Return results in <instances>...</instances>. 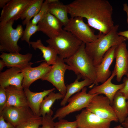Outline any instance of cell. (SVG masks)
Returning <instances> with one entry per match:
<instances>
[{
  "instance_id": "e0dca14e",
  "label": "cell",
  "mask_w": 128,
  "mask_h": 128,
  "mask_svg": "<svg viewBox=\"0 0 128 128\" xmlns=\"http://www.w3.org/2000/svg\"><path fill=\"white\" fill-rule=\"evenodd\" d=\"M38 31H41L49 38L55 37L63 30L62 23L49 12L38 23Z\"/></svg>"
},
{
  "instance_id": "f1b7e54d",
  "label": "cell",
  "mask_w": 128,
  "mask_h": 128,
  "mask_svg": "<svg viewBox=\"0 0 128 128\" xmlns=\"http://www.w3.org/2000/svg\"><path fill=\"white\" fill-rule=\"evenodd\" d=\"M38 30L37 25L33 24L30 21L26 24V28L24 30L23 35L21 38V40L26 41L30 47V38L33 34L38 31Z\"/></svg>"
},
{
  "instance_id": "4316f807",
  "label": "cell",
  "mask_w": 128,
  "mask_h": 128,
  "mask_svg": "<svg viewBox=\"0 0 128 128\" xmlns=\"http://www.w3.org/2000/svg\"><path fill=\"white\" fill-rule=\"evenodd\" d=\"M43 0H34L32 3L25 10L20 19L23 20L22 24L26 25L38 13L44 2Z\"/></svg>"
},
{
  "instance_id": "d4e9b609",
  "label": "cell",
  "mask_w": 128,
  "mask_h": 128,
  "mask_svg": "<svg viewBox=\"0 0 128 128\" xmlns=\"http://www.w3.org/2000/svg\"><path fill=\"white\" fill-rule=\"evenodd\" d=\"M48 12L58 19L64 26L67 24L69 20L67 5L63 4L58 0L48 4Z\"/></svg>"
},
{
  "instance_id": "4fadbf2b",
  "label": "cell",
  "mask_w": 128,
  "mask_h": 128,
  "mask_svg": "<svg viewBox=\"0 0 128 128\" xmlns=\"http://www.w3.org/2000/svg\"><path fill=\"white\" fill-rule=\"evenodd\" d=\"M115 63L114 69L117 82H120L128 72V51L125 42L118 45L114 52Z\"/></svg>"
},
{
  "instance_id": "7a4b0ae2",
  "label": "cell",
  "mask_w": 128,
  "mask_h": 128,
  "mask_svg": "<svg viewBox=\"0 0 128 128\" xmlns=\"http://www.w3.org/2000/svg\"><path fill=\"white\" fill-rule=\"evenodd\" d=\"M119 25H114L108 33L104 35L101 33L96 41L85 43V50L96 67L101 62L104 56L111 47L118 46L127 40L125 37L118 34Z\"/></svg>"
},
{
  "instance_id": "2e32d148",
  "label": "cell",
  "mask_w": 128,
  "mask_h": 128,
  "mask_svg": "<svg viewBox=\"0 0 128 128\" xmlns=\"http://www.w3.org/2000/svg\"><path fill=\"white\" fill-rule=\"evenodd\" d=\"M116 76L115 72L114 70L110 77L104 82L100 85H95L88 92L91 94H104L109 100L112 105L114 97L116 93L124 86V84H115L113 83L112 80Z\"/></svg>"
},
{
  "instance_id": "f35d334b",
  "label": "cell",
  "mask_w": 128,
  "mask_h": 128,
  "mask_svg": "<svg viewBox=\"0 0 128 128\" xmlns=\"http://www.w3.org/2000/svg\"><path fill=\"white\" fill-rule=\"evenodd\" d=\"M122 126L124 128H128V117L125 119L124 121L121 123Z\"/></svg>"
},
{
  "instance_id": "4dcf8cb0",
  "label": "cell",
  "mask_w": 128,
  "mask_h": 128,
  "mask_svg": "<svg viewBox=\"0 0 128 128\" xmlns=\"http://www.w3.org/2000/svg\"><path fill=\"white\" fill-rule=\"evenodd\" d=\"M56 122H55V128H77L78 124L77 121L70 122L62 119L59 120Z\"/></svg>"
},
{
  "instance_id": "ba28073f",
  "label": "cell",
  "mask_w": 128,
  "mask_h": 128,
  "mask_svg": "<svg viewBox=\"0 0 128 128\" xmlns=\"http://www.w3.org/2000/svg\"><path fill=\"white\" fill-rule=\"evenodd\" d=\"M52 66L50 71L41 79L50 82L59 92L64 96L67 89L64 82V75L66 71L69 70V66L64 62V59L59 56L55 63Z\"/></svg>"
},
{
  "instance_id": "8fae6325",
  "label": "cell",
  "mask_w": 128,
  "mask_h": 128,
  "mask_svg": "<svg viewBox=\"0 0 128 128\" xmlns=\"http://www.w3.org/2000/svg\"><path fill=\"white\" fill-rule=\"evenodd\" d=\"M75 117L78 128H111V121L102 119L86 108Z\"/></svg>"
},
{
  "instance_id": "836d02e7",
  "label": "cell",
  "mask_w": 128,
  "mask_h": 128,
  "mask_svg": "<svg viewBox=\"0 0 128 128\" xmlns=\"http://www.w3.org/2000/svg\"><path fill=\"white\" fill-rule=\"evenodd\" d=\"M124 84L123 87L119 91L125 97L127 100L128 99V78H124L123 80Z\"/></svg>"
},
{
  "instance_id": "277c9868",
  "label": "cell",
  "mask_w": 128,
  "mask_h": 128,
  "mask_svg": "<svg viewBox=\"0 0 128 128\" xmlns=\"http://www.w3.org/2000/svg\"><path fill=\"white\" fill-rule=\"evenodd\" d=\"M46 42L64 59L73 55L83 43L70 32L63 29L58 36L49 38Z\"/></svg>"
},
{
  "instance_id": "d6a6232c",
  "label": "cell",
  "mask_w": 128,
  "mask_h": 128,
  "mask_svg": "<svg viewBox=\"0 0 128 128\" xmlns=\"http://www.w3.org/2000/svg\"><path fill=\"white\" fill-rule=\"evenodd\" d=\"M7 97L5 88L0 87V113L5 107Z\"/></svg>"
},
{
  "instance_id": "ab89813d",
  "label": "cell",
  "mask_w": 128,
  "mask_h": 128,
  "mask_svg": "<svg viewBox=\"0 0 128 128\" xmlns=\"http://www.w3.org/2000/svg\"><path fill=\"white\" fill-rule=\"evenodd\" d=\"M6 66L5 63L2 59L0 60V71L1 72L3 69Z\"/></svg>"
},
{
  "instance_id": "9c48e42d",
  "label": "cell",
  "mask_w": 128,
  "mask_h": 128,
  "mask_svg": "<svg viewBox=\"0 0 128 128\" xmlns=\"http://www.w3.org/2000/svg\"><path fill=\"white\" fill-rule=\"evenodd\" d=\"M86 109L102 119L118 121L109 100L105 96L96 94Z\"/></svg>"
},
{
  "instance_id": "d6986e66",
  "label": "cell",
  "mask_w": 128,
  "mask_h": 128,
  "mask_svg": "<svg viewBox=\"0 0 128 128\" xmlns=\"http://www.w3.org/2000/svg\"><path fill=\"white\" fill-rule=\"evenodd\" d=\"M23 78L21 69L11 67L0 73V87L5 88L10 86L23 89L22 83Z\"/></svg>"
},
{
  "instance_id": "ee69618b",
  "label": "cell",
  "mask_w": 128,
  "mask_h": 128,
  "mask_svg": "<svg viewBox=\"0 0 128 128\" xmlns=\"http://www.w3.org/2000/svg\"></svg>"
},
{
  "instance_id": "603a6c76",
  "label": "cell",
  "mask_w": 128,
  "mask_h": 128,
  "mask_svg": "<svg viewBox=\"0 0 128 128\" xmlns=\"http://www.w3.org/2000/svg\"><path fill=\"white\" fill-rule=\"evenodd\" d=\"M80 78L78 76L73 82L67 85L66 92L60 102L61 106H63L65 105L69 99L73 95L80 92L84 87L89 86L93 83L88 78H85L82 81H79Z\"/></svg>"
},
{
  "instance_id": "1f68e13d",
  "label": "cell",
  "mask_w": 128,
  "mask_h": 128,
  "mask_svg": "<svg viewBox=\"0 0 128 128\" xmlns=\"http://www.w3.org/2000/svg\"><path fill=\"white\" fill-rule=\"evenodd\" d=\"M52 116L46 114L44 117H42L41 126L39 128H55V122Z\"/></svg>"
},
{
  "instance_id": "52a82bcc",
  "label": "cell",
  "mask_w": 128,
  "mask_h": 128,
  "mask_svg": "<svg viewBox=\"0 0 128 128\" xmlns=\"http://www.w3.org/2000/svg\"><path fill=\"white\" fill-rule=\"evenodd\" d=\"M71 33L76 38L85 44L94 42L100 37L101 33L96 35L94 31L84 21L83 18L80 17L71 18L63 28Z\"/></svg>"
},
{
  "instance_id": "7bdbcfd3",
  "label": "cell",
  "mask_w": 128,
  "mask_h": 128,
  "mask_svg": "<svg viewBox=\"0 0 128 128\" xmlns=\"http://www.w3.org/2000/svg\"><path fill=\"white\" fill-rule=\"evenodd\" d=\"M126 76H127V77L126 78H128V73H127V74L126 75Z\"/></svg>"
},
{
  "instance_id": "3957f363",
  "label": "cell",
  "mask_w": 128,
  "mask_h": 128,
  "mask_svg": "<svg viewBox=\"0 0 128 128\" xmlns=\"http://www.w3.org/2000/svg\"><path fill=\"white\" fill-rule=\"evenodd\" d=\"M85 47V44L83 42L73 55L64 59V61L69 66V70L73 71L78 76L84 79L90 80L93 83L89 87L92 88L96 84V67L91 59L87 53Z\"/></svg>"
},
{
  "instance_id": "60d3db41",
  "label": "cell",
  "mask_w": 128,
  "mask_h": 128,
  "mask_svg": "<svg viewBox=\"0 0 128 128\" xmlns=\"http://www.w3.org/2000/svg\"><path fill=\"white\" fill-rule=\"evenodd\" d=\"M113 128H124L123 126H121V125H119L116 126Z\"/></svg>"
},
{
  "instance_id": "b9f144b4",
  "label": "cell",
  "mask_w": 128,
  "mask_h": 128,
  "mask_svg": "<svg viewBox=\"0 0 128 128\" xmlns=\"http://www.w3.org/2000/svg\"><path fill=\"white\" fill-rule=\"evenodd\" d=\"M127 101V109H128V100Z\"/></svg>"
},
{
  "instance_id": "83f0119b",
  "label": "cell",
  "mask_w": 128,
  "mask_h": 128,
  "mask_svg": "<svg viewBox=\"0 0 128 128\" xmlns=\"http://www.w3.org/2000/svg\"><path fill=\"white\" fill-rule=\"evenodd\" d=\"M42 120V117L34 115L17 125L15 128H39Z\"/></svg>"
},
{
  "instance_id": "5bb4252c",
  "label": "cell",
  "mask_w": 128,
  "mask_h": 128,
  "mask_svg": "<svg viewBox=\"0 0 128 128\" xmlns=\"http://www.w3.org/2000/svg\"><path fill=\"white\" fill-rule=\"evenodd\" d=\"M118 46L110 48L105 53L100 63L96 67V79L95 85L102 83L107 80L112 72L110 67L114 59V52Z\"/></svg>"
},
{
  "instance_id": "44dd1931",
  "label": "cell",
  "mask_w": 128,
  "mask_h": 128,
  "mask_svg": "<svg viewBox=\"0 0 128 128\" xmlns=\"http://www.w3.org/2000/svg\"><path fill=\"white\" fill-rule=\"evenodd\" d=\"M23 89L26 96L28 106L34 115L39 116L40 106L42 101L46 96L55 90V88L44 90L39 92H32L28 88H24Z\"/></svg>"
},
{
  "instance_id": "5b68a950",
  "label": "cell",
  "mask_w": 128,
  "mask_h": 128,
  "mask_svg": "<svg viewBox=\"0 0 128 128\" xmlns=\"http://www.w3.org/2000/svg\"><path fill=\"white\" fill-rule=\"evenodd\" d=\"M14 21L10 20L0 26V51L9 53H19L21 48L18 44L21 38L24 30L22 25L18 24L14 29L13 25Z\"/></svg>"
},
{
  "instance_id": "7402d4cb",
  "label": "cell",
  "mask_w": 128,
  "mask_h": 128,
  "mask_svg": "<svg viewBox=\"0 0 128 128\" xmlns=\"http://www.w3.org/2000/svg\"><path fill=\"white\" fill-rule=\"evenodd\" d=\"M126 100L124 96L119 91L115 95L112 104L118 121L121 123L128 117Z\"/></svg>"
},
{
  "instance_id": "484cf974",
  "label": "cell",
  "mask_w": 128,
  "mask_h": 128,
  "mask_svg": "<svg viewBox=\"0 0 128 128\" xmlns=\"http://www.w3.org/2000/svg\"><path fill=\"white\" fill-rule=\"evenodd\" d=\"M64 96L60 93H55L53 91L46 96L42 101L40 106L39 115L42 117L46 114L52 116L53 112L51 108L55 101L63 99Z\"/></svg>"
},
{
  "instance_id": "74e56055",
  "label": "cell",
  "mask_w": 128,
  "mask_h": 128,
  "mask_svg": "<svg viewBox=\"0 0 128 128\" xmlns=\"http://www.w3.org/2000/svg\"><path fill=\"white\" fill-rule=\"evenodd\" d=\"M10 0H0V7L3 8Z\"/></svg>"
},
{
  "instance_id": "8992f818",
  "label": "cell",
  "mask_w": 128,
  "mask_h": 128,
  "mask_svg": "<svg viewBox=\"0 0 128 128\" xmlns=\"http://www.w3.org/2000/svg\"><path fill=\"white\" fill-rule=\"evenodd\" d=\"M87 88H84L80 92L70 97L68 100V104L59 108L53 117L54 120L62 119L72 113L86 108L90 101L95 95L87 92Z\"/></svg>"
},
{
  "instance_id": "8d00e7d4",
  "label": "cell",
  "mask_w": 128,
  "mask_h": 128,
  "mask_svg": "<svg viewBox=\"0 0 128 128\" xmlns=\"http://www.w3.org/2000/svg\"><path fill=\"white\" fill-rule=\"evenodd\" d=\"M123 10L125 12L127 16V23L128 24V5L126 3H125L123 5Z\"/></svg>"
},
{
  "instance_id": "30bf717a",
  "label": "cell",
  "mask_w": 128,
  "mask_h": 128,
  "mask_svg": "<svg viewBox=\"0 0 128 128\" xmlns=\"http://www.w3.org/2000/svg\"><path fill=\"white\" fill-rule=\"evenodd\" d=\"M34 0H10L3 8L0 17V26L10 20L16 21L20 18L25 10Z\"/></svg>"
},
{
  "instance_id": "d590c367",
  "label": "cell",
  "mask_w": 128,
  "mask_h": 128,
  "mask_svg": "<svg viewBox=\"0 0 128 128\" xmlns=\"http://www.w3.org/2000/svg\"><path fill=\"white\" fill-rule=\"evenodd\" d=\"M118 34L119 36L123 37L128 40V30L119 31L118 32Z\"/></svg>"
},
{
  "instance_id": "6da1fadb",
  "label": "cell",
  "mask_w": 128,
  "mask_h": 128,
  "mask_svg": "<svg viewBox=\"0 0 128 128\" xmlns=\"http://www.w3.org/2000/svg\"><path fill=\"white\" fill-rule=\"evenodd\" d=\"M71 18H86L88 24L105 35L114 25L112 6L106 0H75L67 5Z\"/></svg>"
},
{
  "instance_id": "9a60e30c",
  "label": "cell",
  "mask_w": 128,
  "mask_h": 128,
  "mask_svg": "<svg viewBox=\"0 0 128 128\" xmlns=\"http://www.w3.org/2000/svg\"><path fill=\"white\" fill-rule=\"evenodd\" d=\"M52 67L45 61L37 67H31L21 70L23 76L22 83L23 88H29L33 82L38 79H41L47 73Z\"/></svg>"
},
{
  "instance_id": "7c38bea8",
  "label": "cell",
  "mask_w": 128,
  "mask_h": 128,
  "mask_svg": "<svg viewBox=\"0 0 128 128\" xmlns=\"http://www.w3.org/2000/svg\"><path fill=\"white\" fill-rule=\"evenodd\" d=\"M34 115L28 106L6 107L0 113L5 120L15 127Z\"/></svg>"
},
{
  "instance_id": "e575fe53",
  "label": "cell",
  "mask_w": 128,
  "mask_h": 128,
  "mask_svg": "<svg viewBox=\"0 0 128 128\" xmlns=\"http://www.w3.org/2000/svg\"><path fill=\"white\" fill-rule=\"evenodd\" d=\"M12 124L5 121V120L1 115H0V128H15Z\"/></svg>"
},
{
  "instance_id": "f546056e",
  "label": "cell",
  "mask_w": 128,
  "mask_h": 128,
  "mask_svg": "<svg viewBox=\"0 0 128 128\" xmlns=\"http://www.w3.org/2000/svg\"><path fill=\"white\" fill-rule=\"evenodd\" d=\"M48 13V3L47 0H46L43 2L38 13L31 21V22L33 24L37 25Z\"/></svg>"
},
{
  "instance_id": "ffe728a7",
  "label": "cell",
  "mask_w": 128,
  "mask_h": 128,
  "mask_svg": "<svg viewBox=\"0 0 128 128\" xmlns=\"http://www.w3.org/2000/svg\"><path fill=\"white\" fill-rule=\"evenodd\" d=\"M7 97L5 107H21L28 106L23 89L10 86L5 88Z\"/></svg>"
},
{
  "instance_id": "cb8c5ba5",
  "label": "cell",
  "mask_w": 128,
  "mask_h": 128,
  "mask_svg": "<svg viewBox=\"0 0 128 128\" xmlns=\"http://www.w3.org/2000/svg\"><path fill=\"white\" fill-rule=\"evenodd\" d=\"M32 47L36 50L38 49L43 54L42 57L47 64L50 65L54 64L55 62L58 54L55 49L51 46H44L42 44L41 39L35 41H30Z\"/></svg>"
},
{
  "instance_id": "ac0fdd59",
  "label": "cell",
  "mask_w": 128,
  "mask_h": 128,
  "mask_svg": "<svg viewBox=\"0 0 128 128\" xmlns=\"http://www.w3.org/2000/svg\"><path fill=\"white\" fill-rule=\"evenodd\" d=\"M0 57L5 63L6 66L15 67L22 70L31 67L33 63L30 62L32 57L31 54L23 55L19 53H11L1 52Z\"/></svg>"
}]
</instances>
